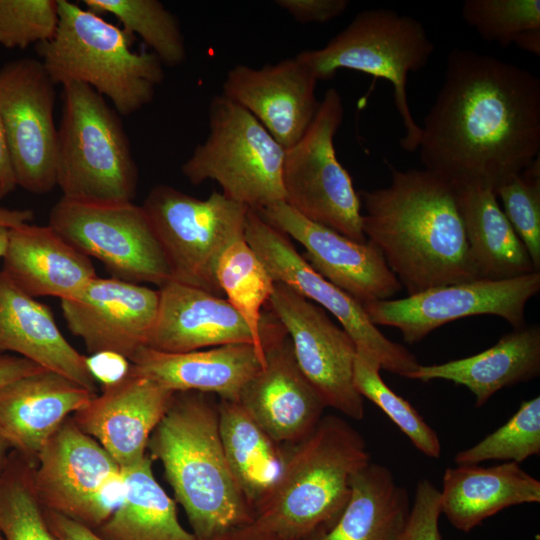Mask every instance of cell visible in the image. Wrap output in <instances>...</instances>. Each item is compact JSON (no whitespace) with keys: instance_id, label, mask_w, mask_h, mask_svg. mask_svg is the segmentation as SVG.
<instances>
[{"instance_id":"cell-1","label":"cell","mask_w":540,"mask_h":540,"mask_svg":"<svg viewBox=\"0 0 540 540\" xmlns=\"http://www.w3.org/2000/svg\"><path fill=\"white\" fill-rule=\"evenodd\" d=\"M418 150L424 169L455 187L495 191L540 155V79L501 59L453 49Z\"/></svg>"},{"instance_id":"cell-2","label":"cell","mask_w":540,"mask_h":540,"mask_svg":"<svg viewBox=\"0 0 540 540\" xmlns=\"http://www.w3.org/2000/svg\"><path fill=\"white\" fill-rule=\"evenodd\" d=\"M359 194L366 239L381 251L408 295L479 279L471 260L454 185L426 169L399 170Z\"/></svg>"},{"instance_id":"cell-3","label":"cell","mask_w":540,"mask_h":540,"mask_svg":"<svg viewBox=\"0 0 540 540\" xmlns=\"http://www.w3.org/2000/svg\"><path fill=\"white\" fill-rule=\"evenodd\" d=\"M147 454L158 460L197 540H214L254 521L227 463L211 394L175 392L152 432Z\"/></svg>"},{"instance_id":"cell-4","label":"cell","mask_w":540,"mask_h":540,"mask_svg":"<svg viewBox=\"0 0 540 540\" xmlns=\"http://www.w3.org/2000/svg\"><path fill=\"white\" fill-rule=\"evenodd\" d=\"M371 462L364 437L325 415L302 440L283 445L279 474L254 509V523L284 540H309L334 525L351 495V479Z\"/></svg>"},{"instance_id":"cell-5","label":"cell","mask_w":540,"mask_h":540,"mask_svg":"<svg viewBox=\"0 0 540 540\" xmlns=\"http://www.w3.org/2000/svg\"><path fill=\"white\" fill-rule=\"evenodd\" d=\"M58 15L53 38L36 45L55 85L84 83L121 116L153 100L164 79L163 64L153 52L133 51V34L68 0H58Z\"/></svg>"},{"instance_id":"cell-6","label":"cell","mask_w":540,"mask_h":540,"mask_svg":"<svg viewBox=\"0 0 540 540\" xmlns=\"http://www.w3.org/2000/svg\"><path fill=\"white\" fill-rule=\"evenodd\" d=\"M62 87L56 171L62 197L85 203L132 202L139 172L119 114L84 83Z\"/></svg>"},{"instance_id":"cell-7","label":"cell","mask_w":540,"mask_h":540,"mask_svg":"<svg viewBox=\"0 0 540 540\" xmlns=\"http://www.w3.org/2000/svg\"><path fill=\"white\" fill-rule=\"evenodd\" d=\"M434 52V44L417 19L387 8L367 9L324 47L301 51L296 56L317 80L333 78L349 69L383 78L393 86L394 103L405 129L402 149L414 152L421 138V126L413 118L407 97L411 72L423 69Z\"/></svg>"},{"instance_id":"cell-8","label":"cell","mask_w":540,"mask_h":540,"mask_svg":"<svg viewBox=\"0 0 540 540\" xmlns=\"http://www.w3.org/2000/svg\"><path fill=\"white\" fill-rule=\"evenodd\" d=\"M285 149L245 108L224 95L212 99L209 134L181 167L198 185L217 182L223 194L258 211L284 201Z\"/></svg>"},{"instance_id":"cell-9","label":"cell","mask_w":540,"mask_h":540,"mask_svg":"<svg viewBox=\"0 0 540 540\" xmlns=\"http://www.w3.org/2000/svg\"><path fill=\"white\" fill-rule=\"evenodd\" d=\"M343 117L341 95L329 88L304 135L285 149L284 202L303 217L365 243L361 200L334 146Z\"/></svg>"},{"instance_id":"cell-10","label":"cell","mask_w":540,"mask_h":540,"mask_svg":"<svg viewBox=\"0 0 540 540\" xmlns=\"http://www.w3.org/2000/svg\"><path fill=\"white\" fill-rule=\"evenodd\" d=\"M144 209L169 262L172 279L221 297L216 266L244 236L248 207L212 192L199 199L168 185L153 187Z\"/></svg>"},{"instance_id":"cell-11","label":"cell","mask_w":540,"mask_h":540,"mask_svg":"<svg viewBox=\"0 0 540 540\" xmlns=\"http://www.w3.org/2000/svg\"><path fill=\"white\" fill-rule=\"evenodd\" d=\"M36 495L45 510L93 531L104 524L124 494L121 467L68 417L44 445L33 471Z\"/></svg>"},{"instance_id":"cell-12","label":"cell","mask_w":540,"mask_h":540,"mask_svg":"<svg viewBox=\"0 0 540 540\" xmlns=\"http://www.w3.org/2000/svg\"><path fill=\"white\" fill-rule=\"evenodd\" d=\"M69 244L98 259L113 278L161 287L172 280L164 250L142 206L85 203L61 197L49 224Z\"/></svg>"},{"instance_id":"cell-13","label":"cell","mask_w":540,"mask_h":540,"mask_svg":"<svg viewBox=\"0 0 540 540\" xmlns=\"http://www.w3.org/2000/svg\"><path fill=\"white\" fill-rule=\"evenodd\" d=\"M244 238L274 282L329 311L349 334L356 351L373 357L390 373L408 378L420 366L405 346L388 339L368 318L363 305L317 273L284 233L248 209Z\"/></svg>"},{"instance_id":"cell-14","label":"cell","mask_w":540,"mask_h":540,"mask_svg":"<svg viewBox=\"0 0 540 540\" xmlns=\"http://www.w3.org/2000/svg\"><path fill=\"white\" fill-rule=\"evenodd\" d=\"M55 86L40 59L18 58L0 68V115L16 183L34 194L57 186Z\"/></svg>"},{"instance_id":"cell-15","label":"cell","mask_w":540,"mask_h":540,"mask_svg":"<svg viewBox=\"0 0 540 540\" xmlns=\"http://www.w3.org/2000/svg\"><path fill=\"white\" fill-rule=\"evenodd\" d=\"M540 291V272L505 280L474 279L427 289L400 299L363 305L375 325L397 328L408 344L418 343L454 320L495 315L512 327L526 325L525 307Z\"/></svg>"},{"instance_id":"cell-16","label":"cell","mask_w":540,"mask_h":540,"mask_svg":"<svg viewBox=\"0 0 540 540\" xmlns=\"http://www.w3.org/2000/svg\"><path fill=\"white\" fill-rule=\"evenodd\" d=\"M266 307L285 328L300 370L326 407L361 420L364 398L353 384L356 345L349 334L324 309L280 282Z\"/></svg>"},{"instance_id":"cell-17","label":"cell","mask_w":540,"mask_h":540,"mask_svg":"<svg viewBox=\"0 0 540 540\" xmlns=\"http://www.w3.org/2000/svg\"><path fill=\"white\" fill-rule=\"evenodd\" d=\"M264 364L243 388L239 403L278 444L296 443L317 426L326 405L300 370L291 340L276 316H262Z\"/></svg>"},{"instance_id":"cell-18","label":"cell","mask_w":540,"mask_h":540,"mask_svg":"<svg viewBox=\"0 0 540 540\" xmlns=\"http://www.w3.org/2000/svg\"><path fill=\"white\" fill-rule=\"evenodd\" d=\"M256 212L267 223L299 242L306 250L304 258L311 267L361 305L391 299L402 289L381 251L372 242L359 243L315 223L284 201Z\"/></svg>"},{"instance_id":"cell-19","label":"cell","mask_w":540,"mask_h":540,"mask_svg":"<svg viewBox=\"0 0 540 540\" xmlns=\"http://www.w3.org/2000/svg\"><path fill=\"white\" fill-rule=\"evenodd\" d=\"M159 308V290L116 278L96 277L74 298L61 300L69 331L90 354L129 359L146 347Z\"/></svg>"},{"instance_id":"cell-20","label":"cell","mask_w":540,"mask_h":540,"mask_svg":"<svg viewBox=\"0 0 540 540\" xmlns=\"http://www.w3.org/2000/svg\"><path fill=\"white\" fill-rule=\"evenodd\" d=\"M175 392L140 375L128 373L101 386L72 418L121 467L136 464L147 455L149 438L169 409Z\"/></svg>"},{"instance_id":"cell-21","label":"cell","mask_w":540,"mask_h":540,"mask_svg":"<svg viewBox=\"0 0 540 540\" xmlns=\"http://www.w3.org/2000/svg\"><path fill=\"white\" fill-rule=\"evenodd\" d=\"M317 78L297 56L260 68L236 65L223 83V94L251 113L287 149L304 135L320 101Z\"/></svg>"},{"instance_id":"cell-22","label":"cell","mask_w":540,"mask_h":540,"mask_svg":"<svg viewBox=\"0 0 540 540\" xmlns=\"http://www.w3.org/2000/svg\"><path fill=\"white\" fill-rule=\"evenodd\" d=\"M235 343L264 352L226 299L173 279L159 287L158 314L146 347L183 353Z\"/></svg>"},{"instance_id":"cell-23","label":"cell","mask_w":540,"mask_h":540,"mask_svg":"<svg viewBox=\"0 0 540 540\" xmlns=\"http://www.w3.org/2000/svg\"><path fill=\"white\" fill-rule=\"evenodd\" d=\"M95 395L47 369L18 378L0 387V434L13 451L36 463L60 425Z\"/></svg>"},{"instance_id":"cell-24","label":"cell","mask_w":540,"mask_h":540,"mask_svg":"<svg viewBox=\"0 0 540 540\" xmlns=\"http://www.w3.org/2000/svg\"><path fill=\"white\" fill-rule=\"evenodd\" d=\"M264 352L250 343L227 344L183 353L142 347L129 359V372L174 392L216 394L239 401L249 380L264 364Z\"/></svg>"},{"instance_id":"cell-25","label":"cell","mask_w":540,"mask_h":540,"mask_svg":"<svg viewBox=\"0 0 540 540\" xmlns=\"http://www.w3.org/2000/svg\"><path fill=\"white\" fill-rule=\"evenodd\" d=\"M11 351L96 393L87 357L59 330L50 308L0 270V353Z\"/></svg>"},{"instance_id":"cell-26","label":"cell","mask_w":540,"mask_h":540,"mask_svg":"<svg viewBox=\"0 0 540 540\" xmlns=\"http://www.w3.org/2000/svg\"><path fill=\"white\" fill-rule=\"evenodd\" d=\"M3 272L29 296H77L96 277L91 259L53 228L29 223L10 228Z\"/></svg>"},{"instance_id":"cell-27","label":"cell","mask_w":540,"mask_h":540,"mask_svg":"<svg viewBox=\"0 0 540 540\" xmlns=\"http://www.w3.org/2000/svg\"><path fill=\"white\" fill-rule=\"evenodd\" d=\"M539 374L540 326L526 324L478 354L442 364H420L408 378L465 386L475 396V406L481 407L501 389L529 382Z\"/></svg>"},{"instance_id":"cell-28","label":"cell","mask_w":540,"mask_h":540,"mask_svg":"<svg viewBox=\"0 0 540 540\" xmlns=\"http://www.w3.org/2000/svg\"><path fill=\"white\" fill-rule=\"evenodd\" d=\"M440 506L454 528L470 532L505 508L540 502V481L514 462L456 465L444 471Z\"/></svg>"},{"instance_id":"cell-29","label":"cell","mask_w":540,"mask_h":540,"mask_svg":"<svg viewBox=\"0 0 540 540\" xmlns=\"http://www.w3.org/2000/svg\"><path fill=\"white\" fill-rule=\"evenodd\" d=\"M455 189L471 260L479 279L505 280L539 272L499 205L494 190L478 186Z\"/></svg>"},{"instance_id":"cell-30","label":"cell","mask_w":540,"mask_h":540,"mask_svg":"<svg viewBox=\"0 0 540 540\" xmlns=\"http://www.w3.org/2000/svg\"><path fill=\"white\" fill-rule=\"evenodd\" d=\"M411 508L392 471L370 462L351 479V495L338 520L309 540H398Z\"/></svg>"},{"instance_id":"cell-31","label":"cell","mask_w":540,"mask_h":540,"mask_svg":"<svg viewBox=\"0 0 540 540\" xmlns=\"http://www.w3.org/2000/svg\"><path fill=\"white\" fill-rule=\"evenodd\" d=\"M147 454L134 465L121 468L123 498L94 532L103 540H197L179 522L176 501L156 480Z\"/></svg>"},{"instance_id":"cell-32","label":"cell","mask_w":540,"mask_h":540,"mask_svg":"<svg viewBox=\"0 0 540 540\" xmlns=\"http://www.w3.org/2000/svg\"><path fill=\"white\" fill-rule=\"evenodd\" d=\"M218 416L227 463L254 514L279 474L283 445L275 442L239 402L219 400Z\"/></svg>"},{"instance_id":"cell-33","label":"cell","mask_w":540,"mask_h":540,"mask_svg":"<svg viewBox=\"0 0 540 540\" xmlns=\"http://www.w3.org/2000/svg\"><path fill=\"white\" fill-rule=\"evenodd\" d=\"M215 274L222 294L226 295V300L250 328L257 345L264 350L262 314L275 282L244 236L223 251Z\"/></svg>"},{"instance_id":"cell-34","label":"cell","mask_w":540,"mask_h":540,"mask_svg":"<svg viewBox=\"0 0 540 540\" xmlns=\"http://www.w3.org/2000/svg\"><path fill=\"white\" fill-rule=\"evenodd\" d=\"M35 465L12 450L0 475V532L5 540H58L34 489Z\"/></svg>"},{"instance_id":"cell-35","label":"cell","mask_w":540,"mask_h":540,"mask_svg":"<svg viewBox=\"0 0 540 540\" xmlns=\"http://www.w3.org/2000/svg\"><path fill=\"white\" fill-rule=\"evenodd\" d=\"M461 14L485 41L540 56L539 0H465Z\"/></svg>"},{"instance_id":"cell-36","label":"cell","mask_w":540,"mask_h":540,"mask_svg":"<svg viewBox=\"0 0 540 540\" xmlns=\"http://www.w3.org/2000/svg\"><path fill=\"white\" fill-rule=\"evenodd\" d=\"M92 12L109 13L131 34L139 35L162 64L181 65L186 47L177 18L158 0H84Z\"/></svg>"},{"instance_id":"cell-37","label":"cell","mask_w":540,"mask_h":540,"mask_svg":"<svg viewBox=\"0 0 540 540\" xmlns=\"http://www.w3.org/2000/svg\"><path fill=\"white\" fill-rule=\"evenodd\" d=\"M381 365L373 357L356 351L353 384L356 391L379 407L425 456H441L439 436L421 414L382 379Z\"/></svg>"},{"instance_id":"cell-38","label":"cell","mask_w":540,"mask_h":540,"mask_svg":"<svg viewBox=\"0 0 540 540\" xmlns=\"http://www.w3.org/2000/svg\"><path fill=\"white\" fill-rule=\"evenodd\" d=\"M540 454V397L521 403L516 413L501 427L477 444L455 454L456 465H479L500 460L522 463Z\"/></svg>"},{"instance_id":"cell-39","label":"cell","mask_w":540,"mask_h":540,"mask_svg":"<svg viewBox=\"0 0 540 540\" xmlns=\"http://www.w3.org/2000/svg\"><path fill=\"white\" fill-rule=\"evenodd\" d=\"M502 210L540 272V156L496 190Z\"/></svg>"},{"instance_id":"cell-40","label":"cell","mask_w":540,"mask_h":540,"mask_svg":"<svg viewBox=\"0 0 540 540\" xmlns=\"http://www.w3.org/2000/svg\"><path fill=\"white\" fill-rule=\"evenodd\" d=\"M58 0H0V45L25 49L53 38Z\"/></svg>"},{"instance_id":"cell-41","label":"cell","mask_w":540,"mask_h":540,"mask_svg":"<svg viewBox=\"0 0 540 540\" xmlns=\"http://www.w3.org/2000/svg\"><path fill=\"white\" fill-rule=\"evenodd\" d=\"M439 489L427 478L418 481L406 524L398 540H442Z\"/></svg>"},{"instance_id":"cell-42","label":"cell","mask_w":540,"mask_h":540,"mask_svg":"<svg viewBox=\"0 0 540 540\" xmlns=\"http://www.w3.org/2000/svg\"><path fill=\"white\" fill-rule=\"evenodd\" d=\"M276 5L300 23H326L342 15L347 0H277Z\"/></svg>"},{"instance_id":"cell-43","label":"cell","mask_w":540,"mask_h":540,"mask_svg":"<svg viewBox=\"0 0 540 540\" xmlns=\"http://www.w3.org/2000/svg\"><path fill=\"white\" fill-rule=\"evenodd\" d=\"M87 363L92 376L101 386L120 380L130 368L128 359L111 352L91 354L87 357Z\"/></svg>"},{"instance_id":"cell-44","label":"cell","mask_w":540,"mask_h":540,"mask_svg":"<svg viewBox=\"0 0 540 540\" xmlns=\"http://www.w3.org/2000/svg\"><path fill=\"white\" fill-rule=\"evenodd\" d=\"M44 516L58 540H103L92 529L61 514L44 509Z\"/></svg>"},{"instance_id":"cell-45","label":"cell","mask_w":540,"mask_h":540,"mask_svg":"<svg viewBox=\"0 0 540 540\" xmlns=\"http://www.w3.org/2000/svg\"><path fill=\"white\" fill-rule=\"evenodd\" d=\"M44 369L21 356L0 353V387L18 378Z\"/></svg>"},{"instance_id":"cell-46","label":"cell","mask_w":540,"mask_h":540,"mask_svg":"<svg viewBox=\"0 0 540 540\" xmlns=\"http://www.w3.org/2000/svg\"><path fill=\"white\" fill-rule=\"evenodd\" d=\"M17 187L0 115V200Z\"/></svg>"},{"instance_id":"cell-47","label":"cell","mask_w":540,"mask_h":540,"mask_svg":"<svg viewBox=\"0 0 540 540\" xmlns=\"http://www.w3.org/2000/svg\"><path fill=\"white\" fill-rule=\"evenodd\" d=\"M214 540H284L254 522L235 528Z\"/></svg>"},{"instance_id":"cell-48","label":"cell","mask_w":540,"mask_h":540,"mask_svg":"<svg viewBox=\"0 0 540 540\" xmlns=\"http://www.w3.org/2000/svg\"><path fill=\"white\" fill-rule=\"evenodd\" d=\"M34 218V212L30 209H8L0 207V225L14 228L29 223Z\"/></svg>"},{"instance_id":"cell-49","label":"cell","mask_w":540,"mask_h":540,"mask_svg":"<svg viewBox=\"0 0 540 540\" xmlns=\"http://www.w3.org/2000/svg\"><path fill=\"white\" fill-rule=\"evenodd\" d=\"M12 449L9 443L0 434V475L3 472Z\"/></svg>"},{"instance_id":"cell-50","label":"cell","mask_w":540,"mask_h":540,"mask_svg":"<svg viewBox=\"0 0 540 540\" xmlns=\"http://www.w3.org/2000/svg\"><path fill=\"white\" fill-rule=\"evenodd\" d=\"M9 229L0 225V258L4 256L7 248Z\"/></svg>"},{"instance_id":"cell-51","label":"cell","mask_w":540,"mask_h":540,"mask_svg":"<svg viewBox=\"0 0 540 540\" xmlns=\"http://www.w3.org/2000/svg\"><path fill=\"white\" fill-rule=\"evenodd\" d=\"M0 540H5L1 532H0Z\"/></svg>"}]
</instances>
